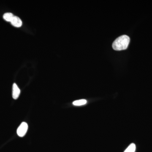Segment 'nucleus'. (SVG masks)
Listing matches in <instances>:
<instances>
[{"mask_svg": "<svg viewBox=\"0 0 152 152\" xmlns=\"http://www.w3.org/2000/svg\"><path fill=\"white\" fill-rule=\"evenodd\" d=\"M130 42V38L127 35H123L117 38L113 44L114 50L121 51L127 48Z\"/></svg>", "mask_w": 152, "mask_h": 152, "instance_id": "nucleus-1", "label": "nucleus"}, {"mask_svg": "<svg viewBox=\"0 0 152 152\" xmlns=\"http://www.w3.org/2000/svg\"><path fill=\"white\" fill-rule=\"evenodd\" d=\"M28 129V124L26 122H23L19 126L17 129V134L19 137H23L27 132Z\"/></svg>", "mask_w": 152, "mask_h": 152, "instance_id": "nucleus-2", "label": "nucleus"}, {"mask_svg": "<svg viewBox=\"0 0 152 152\" xmlns=\"http://www.w3.org/2000/svg\"><path fill=\"white\" fill-rule=\"evenodd\" d=\"M20 90L16 83H14L12 87V97L14 99H17L19 97Z\"/></svg>", "mask_w": 152, "mask_h": 152, "instance_id": "nucleus-3", "label": "nucleus"}, {"mask_svg": "<svg viewBox=\"0 0 152 152\" xmlns=\"http://www.w3.org/2000/svg\"><path fill=\"white\" fill-rule=\"evenodd\" d=\"M11 23L13 26L17 28L20 27L22 25V21L21 19L15 16H14Z\"/></svg>", "mask_w": 152, "mask_h": 152, "instance_id": "nucleus-4", "label": "nucleus"}, {"mask_svg": "<svg viewBox=\"0 0 152 152\" xmlns=\"http://www.w3.org/2000/svg\"><path fill=\"white\" fill-rule=\"evenodd\" d=\"M14 17V15L11 13H6L3 15V18L6 21L10 22H11Z\"/></svg>", "mask_w": 152, "mask_h": 152, "instance_id": "nucleus-5", "label": "nucleus"}, {"mask_svg": "<svg viewBox=\"0 0 152 152\" xmlns=\"http://www.w3.org/2000/svg\"><path fill=\"white\" fill-rule=\"evenodd\" d=\"M87 103V101L86 99H80L79 100L74 101L73 104L75 106H82L86 104Z\"/></svg>", "mask_w": 152, "mask_h": 152, "instance_id": "nucleus-6", "label": "nucleus"}, {"mask_svg": "<svg viewBox=\"0 0 152 152\" xmlns=\"http://www.w3.org/2000/svg\"><path fill=\"white\" fill-rule=\"evenodd\" d=\"M136 150V145L134 143L130 144L124 152H134Z\"/></svg>", "mask_w": 152, "mask_h": 152, "instance_id": "nucleus-7", "label": "nucleus"}]
</instances>
